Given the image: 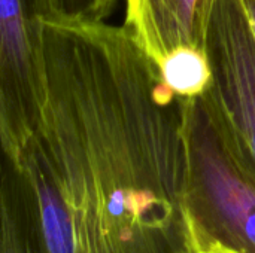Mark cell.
<instances>
[{
  "mask_svg": "<svg viewBox=\"0 0 255 253\" xmlns=\"http://www.w3.org/2000/svg\"><path fill=\"white\" fill-rule=\"evenodd\" d=\"M185 252L255 253V176L205 95L185 98Z\"/></svg>",
  "mask_w": 255,
  "mask_h": 253,
  "instance_id": "obj_1",
  "label": "cell"
},
{
  "mask_svg": "<svg viewBox=\"0 0 255 253\" xmlns=\"http://www.w3.org/2000/svg\"><path fill=\"white\" fill-rule=\"evenodd\" d=\"M206 52L212 79L203 95L255 176V34L244 0H217Z\"/></svg>",
  "mask_w": 255,
  "mask_h": 253,
  "instance_id": "obj_2",
  "label": "cell"
},
{
  "mask_svg": "<svg viewBox=\"0 0 255 253\" xmlns=\"http://www.w3.org/2000/svg\"><path fill=\"white\" fill-rule=\"evenodd\" d=\"M45 103L37 19L27 0H0V139L15 160L37 131Z\"/></svg>",
  "mask_w": 255,
  "mask_h": 253,
  "instance_id": "obj_3",
  "label": "cell"
},
{
  "mask_svg": "<svg viewBox=\"0 0 255 253\" xmlns=\"http://www.w3.org/2000/svg\"><path fill=\"white\" fill-rule=\"evenodd\" d=\"M217 0H126L124 28L157 66L181 49L206 51Z\"/></svg>",
  "mask_w": 255,
  "mask_h": 253,
  "instance_id": "obj_4",
  "label": "cell"
},
{
  "mask_svg": "<svg viewBox=\"0 0 255 253\" xmlns=\"http://www.w3.org/2000/svg\"><path fill=\"white\" fill-rule=\"evenodd\" d=\"M164 84L182 98L203 95L212 79L209 57L206 51L181 49L167 55L160 64Z\"/></svg>",
  "mask_w": 255,
  "mask_h": 253,
  "instance_id": "obj_5",
  "label": "cell"
},
{
  "mask_svg": "<svg viewBox=\"0 0 255 253\" xmlns=\"http://www.w3.org/2000/svg\"><path fill=\"white\" fill-rule=\"evenodd\" d=\"M117 0H27L36 19L57 24L105 22Z\"/></svg>",
  "mask_w": 255,
  "mask_h": 253,
  "instance_id": "obj_6",
  "label": "cell"
},
{
  "mask_svg": "<svg viewBox=\"0 0 255 253\" xmlns=\"http://www.w3.org/2000/svg\"><path fill=\"white\" fill-rule=\"evenodd\" d=\"M0 253H39L16 194L4 180H1Z\"/></svg>",
  "mask_w": 255,
  "mask_h": 253,
  "instance_id": "obj_7",
  "label": "cell"
},
{
  "mask_svg": "<svg viewBox=\"0 0 255 253\" xmlns=\"http://www.w3.org/2000/svg\"><path fill=\"white\" fill-rule=\"evenodd\" d=\"M244 4H245L247 13L250 16V21H251V25H253L255 34V0H244Z\"/></svg>",
  "mask_w": 255,
  "mask_h": 253,
  "instance_id": "obj_8",
  "label": "cell"
},
{
  "mask_svg": "<svg viewBox=\"0 0 255 253\" xmlns=\"http://www.w3.org/2000/svg\"><path fill=\"white\" fill-rule=\"evenodd\" d=\"M182 253H196V252H182ZM203 253H230V252H223V251H211V252H203Z\"/></svg>",
  "mask_w": 255,
  "mask_h": 253,
  "instance_id": "obj_9",
  "label": "cell"
}]
</instances>
